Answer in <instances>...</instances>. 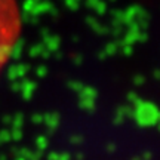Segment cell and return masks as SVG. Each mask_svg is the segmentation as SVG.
<instances>
[{"instance_id": "obj_1", "label": "cell", "mask_w": 160, "mask_h": 160, "mask_svg": "<svg viewBox=\"0 0 160 160\" xmlns=\"http://www.w3.org/2000/svg\"><path fill=\"white\" fill-rule=\"evenodd\" d=\"M21 34V12L17 0H0V73L9 62Z\"/></svg>"}]
</instances>
